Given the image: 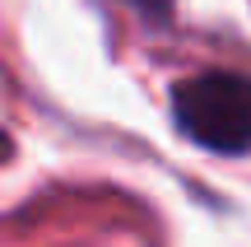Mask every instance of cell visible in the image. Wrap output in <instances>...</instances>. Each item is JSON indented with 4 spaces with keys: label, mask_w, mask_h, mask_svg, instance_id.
Returning a JSON list of instances; mask_svg holds the SVG:
<instances>
[{
    "label": "cell",
    "mask_w": 251,
    "mask_h": 247,
    "mask_svg": "<svg viewBox=\"0 0 251 247\" xmlns=\"http://www.w3.org/2000/svg\"><path fill=\"white\" fill-rule=\"evenodd\" d=\"M177 126L196 145L219 154H242L251 149V80L233 70L191 75L172 89Z\"/></svg>",
    "instance_id": "cell-1"
},
{
    "label": "cell",
    "mask_w": 251,
    "mask_h": 247,
    "mask_svg": "<svg viewBox=\"0 0 251 247\" xmlns=\"http://www.w3.org/2000/svg\"><path fill=\"white\" fill-rule=\"evenodd\" d=\"M135 5H149V9H158V5H168V0H135Z\"/></svg>",
    "instance_id": "cell-2"
}]
</instances>
